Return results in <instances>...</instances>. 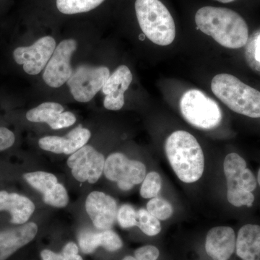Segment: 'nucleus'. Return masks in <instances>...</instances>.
Returning <instances> with one entry per match:
<instances>
[{
	"label": "nucleus",
	"mask_w": 260,
	"mask_h": 260,
	"mask_svg": "<svg viewBox=\"0 0 260 260\" xmlns=\"http://www.w3.org/2000/svg\"><path fill=\"white\" fill-rule=\"evenodd\" d=\"M195 23L202 32L229 49L244 47L249 39V28L244 19L228 8L203 7L197 11Z\"/></svg>",
	"instance_id": "nucleus-1"
},
{
	"label": "nucleus",
	"mask_w": 260,
	"mask_h": 260,
	"mask_svg": "<svg viewBox=\"0 0 260 260\" xmlns=\"http://www.w3.org/2000/svg\"><path fill=\"white\" fill-rule=\"evenodd\" d=\"M166 153L173 170L187 184L199 180L205 168L204 154L196 138L186 131L173 133L166 141Z\"/></svg>",
	"instance_id": "nucleus-2"
},
{
	"label": "nucleus",
	"mask_w": 260,
	"mask_h": 260,
	"mask_svg": "<svg viewBox=\"0 0 260 260\" xmlns=\"http://www.w3.org/2000/svg\"><path fill=\"white\" fill-rule=\"evenodd\" d=\"M211 89L215 96L234 112L248 117H260V92L234 75H217L212 80Z\"/></svg>",
	"instance_id": "nucleus-3"
},
{
	"label": "nucleus",
	"mask_w": 260,
	"mask_h": 260,
	"mask_svg": "<svg viewBox=\"0 0 260 260\" xmlns=\"http://www.w3.org/2000/svg\"><path fill=\"white\" fill-rule=\"evenodd\" d=\"M135 12L142 31L159 46H168L176 37V26L170 12L160 0H136Z\"/></svg>",
	"instance_id": "nucleus-4"
},
{
	"label": "nucleus",
	"mask_w": 260,
	"mask_h": 260,
	"mask_svg": "<svg viewBox=\"0 0 260 260\" xmlns=\"http://www.w3.org/2000/svg\"><path fill=\"white\" fill-rule=\"evenodd\" d=\"M179 107L186 121L199 129H214L221 122L222 112L218 104L201 90L186 91L181 98Z\"/></svg>",
	"instance_id": "nucleus-5"
},
{
	"label": "nucleus",
	"mask_w": 260,
	"mask_h": 260,
	"mask_svg": "<svg viewBox=\"0 0 260 260\" xmlns=\"http://www.w3.org/2000/svg\"><path fill=\"white\" fill-rule=\"evenodd\" d=\"M109 76L110 71L107 67L82 64L73 70L67 83L77 102L86 103L102 90Z\"/></svg>",
	"instance_id": "nucleus-6"
},
{
	"label": "nucleus",
	"mask_w": 260,
	"mask_h": 260,
	"mask_svg": "<svg viewBox=\"0 0 260 260\" xmlns=\"http://www.w3.org/2000/svg\"><path fill=\"white\" fill-rule=\"evenodd\" d=\"M104 172L109 180L117 183L119 189L128 191L143 182L146 168L143 162L129 160L124 154L115 153L106 160Z\"/></svg>",
	"instance_id": "nucleus-7"
},
{
	"label": "nucleus",
	"mask_w": 260,
	"mask_h": 260,
	"mask_svg": "<svg viewBox=\"0 0 260 260\" xmlns=\"http://www.w3.org/2000/svg\"><path fill=\"white\" fill-rule=\"evenodd\" d=\"M77 47L74 39H66L56 46L43 74V79L49 86L59 88L70 79L73 73L70 61Z\"/></svg>",
	"instance_id": "nucleus-8"
},
{
	"label": "nucleus",
	"mask_w": 260,
	"mask_h": 260,
	"mask_svg": "<svg viewBox=\"0 0 260 260\" xmlns=\"http://www.w3.org/2000/svg\"><path fill=\"white\" fill-rule=\"evenodd\" d=\"M56 47L54 38L44 37L38 39L30 47H20L13 51V58L17 64L23 65L27 74H39L47 66Z\"/></svg>",
	"instance_id": "nucleus-9"
},
{
	"label": "nucleus",
	"mask_w": 260,
	"mask_h": 260,
	"mask_svg": "<svg viewBox=\"0 0 260 260\" xmlns=\"http://www.w3.org/2000/svg\"><path fill=\"white\" fill-rule=\"evenodd\" d=\"M105 161L102 153L93 147L85 145L68 158V166L77 181L94 184L100 179Z\"/></svg>",
	"instance_id": "nucleus-10"
},
{
	"label": "nucleus",
	"mask_w": 260,
	"mask_h": 260,
	"mask_svg": "<svg viewBox=\"0 0 260 260\" xmlns=\"http://www.w3.org/2000/svg\"><path fill=\"white\" fill-rule=\"evenodd\" d=\"M85 209L94 225L101 230H109L117 217L115 200L102 191H93L88 195Z\"/></svg>",
	"instance_id": "nucleus-11"
},
{
	"label": "nucleus",
	"mask_w": 260,
	"mask_h": 260,
	"mask_svg": "<svg viewBox=\"0 0 260 260\" xmlns=\"http://www.w3.org/2000/svg\"><path fill=\"white\" fill-rule=\"evenodd\" d=\"M133 81V74L128 67L121 65L110 75L102 89L106 95L104 107L109 110H120L124 104V93Z\"/></svg>",
	"instance_id": "nucleus-12"
},
{
	"label": "nucleus",
	"mask_w": 260,
	"mask_h": 260,
	"mask_svg": "<svg viewBox=\"0 0 260 260\" xmlns=\"http://www.w3.org/2000/svg\"><path fill=\"white\" fill-rule=\"evenodd\" d=\"M91 136L90 130L78 126L65 137L47 136L39 140V147L46 151L66 155L73 154L83 148Z\"/></svg>",
	"instance_id": "nucleus-13"
},
{
	"label": "nucleus",
	"mask_w": 260,
	"mask_h": 260,
	"mask_svg": "<svg viewBox=\"0 0 260 260\" xmlns=\"http://www.w3.org/2000/svg\"><path fill=\"white\" fill-rule=\"evenodd\" d=\"M236 235L229 226H217L210 229L205 242L207 254L213 260H228L236 249Z\"/></svg>",
	"instance_id": "nucleus-14"
},
{
	"label": "nucleus",
	"mask_w": 260,
	"mask_h": 260,
	"mask_svg": "<svg viewBox=\"0 0 260 260\" xmlns=\"http://www.w3.org/2000/svg\"><path fill=\"white\" fill-rule=\"evenodd\" d=\"M37 232L38 226L34 223L0 232V260H6L20 248L31 242Z\"/></svg>",
	"instance_id": "nucleus-15"
},
{
	"label": "nucleus",
	"mask_w": 260,
	"mask_h": 260,
	"mask_svg": "<svg viewBox=\"0 0 260 260\" xmlns=\"http://www.w3.org/2000/svg\"><path fill=\"white\" fill-rule=\"evenodd\" d=\"M3 210L10 212L12 223L23 225L35 211V205L31 200L23 195L1 191L0 211Z\"/></svg>",
	"instance_id": "nucleus-16"
},
{
	"label": "nucleus",
	"mask_w": 260,
	"mask_h": 260,
	"mask_svg": "<svg viewBox=\"0 0 260 260\" xmlns=\"http://www.w3.org/2000/svg\"><path fill=\"white\" fill-rule=\"evenodd\" d=\"M236 251L242 259H259L260 225L247 224L241 228L236 240Z\"/></svg>",
	"instance_id": "nucleus-17"
},
{
	"label": "nucleus",
	"mask_w": 260,
	"mask_h": 260,
	"mask_svg": "<svg viewBox=\"0 0 260 260\" xmlns=\"http://www.w3.org/2000/svg\"><path fill=\"white\" fill-rule=\"evenodd\" d=\"M63 112L64 108L61 104L54 102H46L28 111L26 114V118L31 122L47 123L49 125Z\"/></svg>",
	"instance_id": "nucleus-18"
},
{
	"label": "nucleus",
	"mask_w": 260,
	"mask_h": 260,
	"mask_svg": "<svg viewBox=\"0 0 260 260\" xmlns=\"http://www.w3.org/2000/svg\"><path fill=\"white\" fill-rule=\"evenodd\" d=\"M104 0H56V8L63 14L74 15L95 9Z\"/></svg>",
	"instance_id": "nucleus-19"
},
{
	"label": "nucleus",
	"mask_w": 260,
	"mask_h": 260,
	"mask_svg": "<svg viewBox=\"0 0 260 260\" xmlns=\"http://www.w3.org/2000/svg\"><path fill=\"white\" fill-rule=\"evenodd\" d=\"M24 179L37 190L45 194L57 184V179L50 173L37 172L24 174Z\"/></svg>",
	"instance_id": "nucleus-20"
},
{
	"label": "nucleus",
	"mask_w": 260,
	"mask_h": 260,
	"mask_svg": "<svg viewBox=\"0 0 260 260\" xmlns=\"http://www.w3.org/2000/svg\"><path fill=\"white\" fill-rule=\"evenodd\" d=\"M227 199L235 207H251L254 203V195L251 191L244 190L234 183L227 181Z\"/></svg>",
	"instance_id": "nucleus-21"
},
{
	"label": "nucleus",
	"mask_w": 260,
	"mask_h": 260,
	"mask_svg": "<svg viewBox=\"0 0 260 260\" xmlns=\"http://www.w3.org/2000/svg\"><path fill=\"white\" fill-rule=\"evenodd\" d=\"M245 169L246 162L239 154H229L224 160V174L227 181H235Z\"/></svg>",
	"instance_id": "nucleus-22"
},
{
	"label": "nucleus",
	"mask_w": 260,
	"mask_h": 260,
	"mask_svg": "<svg viewBox=\"0 0 260 260\" xmlns=\"http://www.w3.org/2000/svg\"><path fill=\"white\" fill-rule=\"evenodd\" d=\"M138 226L150 237L156 236L161 230V225L158 219L149 213L148 210L143 208L138 211Z\"/></svg>",
	"instance_id": "nucleus-23"
},
{
	"label": "nucleus",
	"mask_w": 260,
	"mask_h": 260,
	"mask_svg": "<svg viewBox=\"0 0 260 260\" xmlns=\"http://www.w3.org/2000/svg\"><path fill=\"white\" fill-rule=\"evenodd\" d=\"M147 210L150 214L158 218V220H166L170 218L173 215L172 205L164 198H152L147 204Z\"/></svg>",
	"instance_id": "nucleus-24"
},
{
	"label": "nucleus",
	"mask_w": 260,
	"mask_h": 260,
	"mask_svg": "<svg viewBox=\"0 0 260 260\" xmlns=\"http://www.w3.org/2000/svg\"><path fill=\"white\" fill-rule=\"evenodd\" d=\"M162 179L157 172L149 173L145 176L140 188V195L145 199H152L158 194L161 189Z\"/></svg>",
	"instance_id": "nucleus-25"
},
{
	"label": "nucleus",
	"mask_w": 260,
	"mask_h": 260,
	"mask_svg": "<svg viewBox=\"0 0 260 260\" xmlns=\"http://www.w3.org/2000/svg\"><path fill=\"white\" fill-rule=\"evenodd\" d=\"M44 201L46 204L55 208H64L69 202L68 191L64 186L57 183L50 191L44 194Z\"/></svg>",
	"instance_id": "nucleus-26"
},
{
	"label": "nucleus",
	"mask_w": 260,
	"mask_h": 260,
	"mask_svg": "<svg viewBox=\"0 0 260 260\" xmlns=\"http://www.w3.org/2000/svg\"><path fill=\"white\" fill-rule=\"evenodd\" d=\"M116 220L123 229L136 226L138 225V211L131 205H121L118 210Z\"/></svg>",
	"instance_id": "nucleus-27"
},
{
	"label": "nucleus",
	"mask_w": 260,
	"mask_h": 260,
	"mask_svg": "<svg viewBox=\"0 0 260 260\" xmlns=\"http://www.w3.org/2000/svg\"><path fill=\"white\" fill-rule=\"evenodd\" d=\"M78 242L81 250L85 254H90L100 246V232L83 231L80 233Z\"/></svg>",
	"instance_id": "nucleus-28"
},
{
	"label": "nucleus",
	"mask_w": 260,
	"mask_h": 260,
	"mask_svg": "<svg viewBox=\"0 0 260 260\" xmlns=\"http://www.w3.org/2000/svg\"><path fill=\"white\" fill-rule=\"evenodd\" d=\"M100 246H104L107 250L115 251L122 247V241L115 232L106 230L100 232Z\"/></svg>",
	"instance_id": "nucleus-29"
},
{
	"label": "nucleus",
	"mask_w": 260,
	"mask_h": 260,
	"mask_svg": "<svg viewBox=\"0 0 260 260\" xmlns=\"http://www.w3.org/2000/svg\"><path fill=\"white\" fill-rule=\"evenodd\" d=\"M234 183V184L242 188L244 190L252 192L256 188L257 181H256L254 174L249 169H244V172L240 174L235 181H227Z\"/></svg>",
	"instance_id": "nucleus-30"
},
{
	"label": "nucleus",
	"mask_w": 260,
	"mask_h": 260,
	"mask_svg": "<svg viewBox=\"0 0 260 260\" xmlns=\"http://www.w3.org/2000/svg\"><path fill=\"white\" fill-rule=\"evenodd\" d=\"M76 121V117L74 114L70 112H63L59 114L49 126L53 129H59L62 128L69 127L73 125Z\"/></svg>",
	"instance_id": "nucleus-31"
},
{
	"label": "nucleus",
	"mask_w": 260,
	"mask_h": 260,
	"mask_svg": "<svg viewBox=\"0 0 260 260\" xmlns=\"http://www.w3.org/2000/svg\"><path fill=\"white\" fill-rule=\"evenodd\" d=\"M135 255L138 260H157L159 256V250L154 246H145L137 249Z\"/></svg>",
	"instance_id": "nucleus-32"
},
{
	"label": "nucleus",
	"mask_w": 260,
	"mask_h": 260,
	"mask_svg": "<svg viewBox=\"0 0 260 260\" xmlns=\"http://www.w3.org/2000/svg\"><path fill=\"white\" fill-rule=\"evenodd\" d=\"M15 141L14 133L8 128L0 127V151L13 146Z\"/></svg>",
	"instance_id": "nucleus-33"
},
{
	"label": "nucleus",
	"mask_w": 260,
	"mask_h": 260,
	"mask_svg": "<svg viewBox=\"0 0 260 260\" xmlns=\"http://www.w3.org/2000/svg\"><path fill=\"white\" fill-rule=\"evenodd\" d=\"M247 51H249L250 56H253L254 60L260 64V35L255 39L252 49L248 48Z\"/></svg>",
	"instance_id": "nucleus-34"
},
{
	"label": "nucleus",
	"mask_w": 260,
	"mask_h": 260,
	"mask_svg": "<svg viewBox=\"0 0 260 260\" xmlns=\"http://www.w3.org/2000/svg\"><path fill=\"white\" fill-rule=\"evenodd\" d=\"M78 247L75 243L70 242L66 244L62 251V256H65L75 255L78 254Z\"/></svg>",
	"instance_id": "nucleus-35"
},
{
	"label": "nucleus",
	"mask_w": 260,
	"mask_h": 260,
	"mask_svg": "<svg viewBox=\"0 0 260 260\" xmlns=\"http://www.w3.org/2000/svg\"><path fill=\"white\" fill-rule=\"evenodd\" d=\"M41 256L43 260H63L64 256L61 254H56L48 249L43 250L41 253Z\"/></svg>",
	"instance_id": "nucleus-36"
},
{
	"label": "nucleus",
	"mask_w": 260,
	"mask_h": 260,
	"mask_svg": "<svg viewBox=\"0 0 260 260\" xmlns=\"http://www.w3.org/2000/svg\"><path fill=\"white\" fill-rule=\"evenodd\" d=\"M63 260H83V259L78 254H75V255L65 256Z\"/></svg>",
	"instance_id": "nucleus-37"
},
{
	"label": "nucleus",
	"mask_w": 260,
	"mask_h": 260,
	"mask_svg": "<svg viewBox=\"0 0 260 260\" xmlns=\"http://www.w3.org/2000/svg\"><path fill=\"white\" fill-rule=\"evenodd\" d=\"M216 1L220 2V3H230L235 1V0H216Z\"/></svg>",
	"instance_id": "nucleus-38"
},
{
	"label": "nucleus",
	"mask_w": 260,
	"mask_h": 260,
	"mask_svg": "<svg viewBox=\"0 0 260 260\" xmlns=\"http://www.w3.org/2000/svg\"><path fill=\"white\" fill-rule=\"evenodd\" d=\"M122 260H138L135 257H133L132 256H127L126 257H124Z\"/></svg>",
	"instance_id": "nucleus-39"
},
{
	"label": "nucleus",
	"mask_w": 260,
	"mask_h": 260,
	"mask_svg": "<svg viewBox=\"0 0 260 260\" xmlns=\"http://www.w3.org/2000/svg\"><path fill=\"white\" fill-rule=\"evenodd\" d=\"M257 182H258V184H259V185L260 186V168L259 169V172H258V174H257Z\"/></svg>",
	"instance_id": "nucleus-40"
},
{
	"label": "nucleus",
	"mask_w": 260,
	"mask_h": 260,
	"mask_svg": "<svg viewBox=\"0 0 260 260\" xmlns=\"http://www.w3.org/2000/svg\"><path fill=\"white\" fill-rule=\"evenodd\" d=\"M242 260H259V259H258V258H256V259H245Z\"/></svg>",
	"instance_id": "nucleus-41"
}]
</instances>
